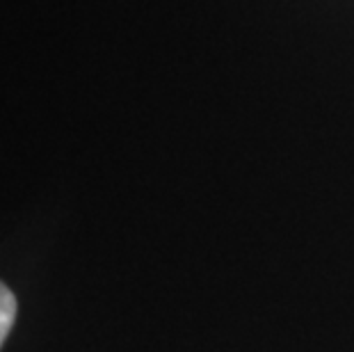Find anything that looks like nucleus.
<instances>
[{"instance_id":"nucleus-1","label":"nucleus","mask_w":354,"mask_h":352,"mask_svg":"<svg viewBox=\"0 0 354 352\" xmlns=\"http://www.w3.org/2000/svg\"><path fill=\"white\" fill-rule=\"evenodd\" d=\"M14 318H17V297L0 281V348H3L7 334H10Z\"/></svg>"}]
</instances>
